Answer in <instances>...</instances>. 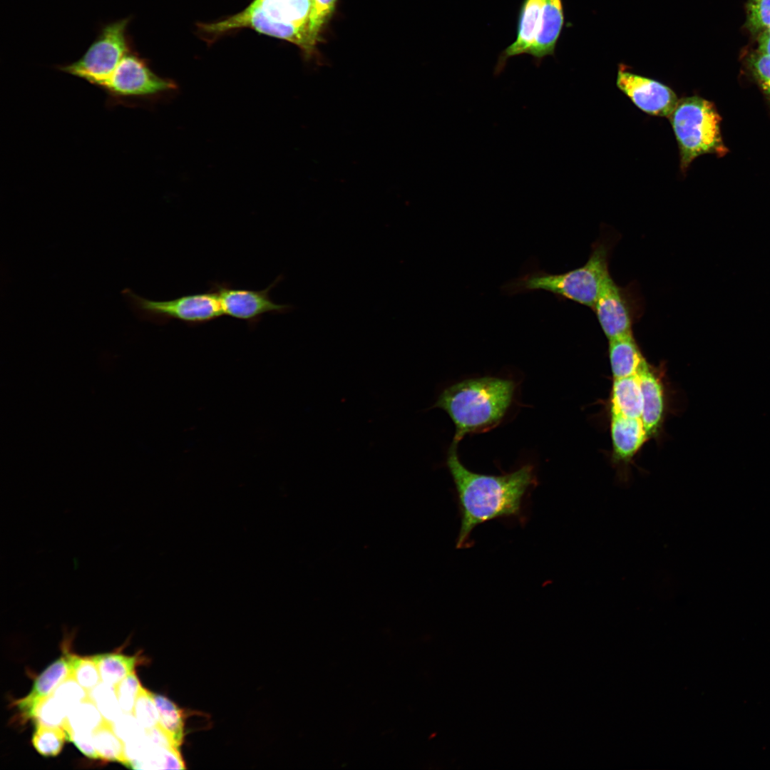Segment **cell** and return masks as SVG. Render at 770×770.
Here are the masks:
<instances>
[{
	"label": "cell",
	"instance_id": "obj_1",
	"mask_svg": "<svg viewBox=\"0 0 770 770\" xmlns=\"http://www.w3.org/2000/svg\"><path fill=\"white\" fill-rule=\"evenodd\" d=\"M457 448L451 443L446 461L461 518L456 548L471 546L472 531L484 523L510 520L524 524L528 498L538 484L535 467L526 463L500 475L476 473L461 462Z\"/></svg>",
	"mask_w": 770,
	"mask_h": 770
},
{
	"label": "cell",
	"instance_id": "obj_2",
	"mask_svg": "<svg viewBox=\"0 0 770 770\" xmlns=\"http://www.w3.org/2000/svg\"><path fill=\"white\" fill-rule=\"evenodd\" d=\"M516 389V382L507 378H469L444 388L431 408L448 415L455 427L451 443L458 446L466 436L501 423L513 404Z\"/></svg>",
	"mask_w": 770,
	"mask_h": 770
},
{
	"label": "cell",
	"instance_id": "obj_3",
	"mask_svg": "<svg viewBox=\"0 0 770 770\" xmlns=\"http://www.w3.org/2000/svg\"><path fill=\"white\" fill-rule=\"evenodd\" d=\"M313 0H254L247 8L222 21L202 24L206 33L219 35L242 28L289 41L300 48L304 58H318L310 37Z\"/></svg>",
	"mask_w": 770,
	"mask_h": 770
},
{
	"label": "cell",
	"instance_id": "obj_4",
	"mask_svg": "<svg viewBox=\"0 0 770 770\" xmlns=\"http://www.w3.org/2000/svg\"><path fill=\"white\" fill-rule=\"evenodd\" d=\"M616 234L605 232L592 244L587 262L581 267L560 274L535 270L505 284L508 295L545 290L555 297L592 308L605 278Z\"/></svg>",
	"mask_w": 770,
	"mask_h": 770
},
{
	"label": "cell",
	"instance_id": "obj_5",
	"mask_svg": "<svg viewBox=\"0 0 770 770\" xmlns=\"http://www.w3.org/2000/svg\"><path fill=\"white\" fill-rule=\"evenodd\" d=\"M669 119L677 142L682 173L700 155L721 157L728 152L721 134L720 115L708 100L697 96L682 98Z\"/></svg>",
	"mask_w": 770,
	"mask_h": 770
},
{
	"label": "cell",
	"instance_id": "obj_6",
	"mask_svg": "<svg viewBox=\"0 0 770 770\" xmlns=\"http://www.w3.org/2000/svg\"><path fill=\"white\" fill-rule=\"evenodd\" d=\"M108 107H137L154 102L176 90L171 80L154 73L134 48L129 49L97 87Z\"/></svg>",
	"mask_w": 770,
	"mask_h": 770
},
{
	"label": "cell",
	"instance_id": "obj_7",
	"mask_svg": "<svg viewBox=\"0 0 770 770\" xmlns=\"http://www.w3.org/2000/svg\"><path fill=\"white\" fill-rule=\"evenodd\" d=\"M123 293L139 318L158 324L177 320L189 326H197L224 315L217 294L210 288L206 292L165 301L143 298L130 289L124 290Z\"/></svg>",
	"mask_w": 770,
	"mask_h": 770
},
{
	"label": "cell",
	"instance_id": "obj_8",
	"mask_svg": "<svg viewBox=\"0 0 770 770\" xmlns=\"http://www.w3.org/2000/svg\"><path fill=\"white\" fill-rule=\"evenodd\" d=\"M130 19L127 17L104 24L81 58L56 68L97 88L115 63L133 47L127 29Z\"/></svg>",
	"mask_w": 770,
	"mask_h": 770
},
{
	"label": "cell",
	"instance_id": "obj_9",
	"mask_svg": "<svg viewBox=\"0 0 770 770\" xmlns=\"http://www.w3.org/2000/svg\"><path fill=\"white\" fill-rule=\"evenodd\" d=\"M608 340L633 334V326L644 312L639 286L632 282L620 286L610 274L602 284L592 308Z\"/></svg>",
	"mask_w": 770,
	"mask_h": 770
},
{
	"label": "cell",
	"instance_id": "obj_10",
	"mask_svg": "<svg viewBox=\"0 0 770 770\" xmlns=\"http://www.w3.org/2000/svg\"><path fill=\"white\" fill-rule=\"evenodd\" d=\"M283 279L280 274L260 290L237 288L227 282H212L209 288L217 294L224 315L255 326L265 314H285L294 308L290 304H277L271 299V290Z\"/></svg>",
	"mask_w": 770,
	"mask_h": 770
},
{
	"label": "cell",
	"instance_id": "obj_11",
	"mask_svg": "<svg viewBox=\"0 0 770 770\" xmlns=\"http://www.w3.org/2000/svg\"><path fill=\"white\" fill-rule=\"evenodd\" d=\"M616 84L640 110L650 115L669 118L679 100L668 86L624 68L617 72Z\"/></svg>",
	"mask_w": 770,
	"mask_h": 770
},
{
	"label": "cell",
	"instance_id": "obj_12",
	"mask_svg": "<svg viewBox=\"0 0 770 770\" xmlns=\"http://www.w3.org/2000/svg\"><path fill=\"white\" fill-rule=\"evenodd\" d=\"M610 435L612 462L617 468V480L621 483H627L629 464L650 438L641 419L611 413Z\"/></svg>",
	"mask_w": 770,
	"mask_h": 770
},
{
	"label": "cell",
	"instance_id": "obj_13",
	"mask_svg": "<svg viewBox=\"0 0 770 770\" xmlns=\"http://www.w3.org/2000/svg\"><path fill=\"white\" fill-rule=\"evenodd\" d=\"M642 394L641 419L649 438L661 430L666 412V394L662 370L648 364L638 374Z\"/></svg>",
	"mask_w": 770,
	"mask_h": 770
},
{
	"label": "cell",
	"instance_id": "obj_14",
	"mask_svg": "<svg viewBox=\"0 0 770 770\" xmlns=\"http://www.w3.org/2000/svg\"><path fill=\"white\" fill-rule=\"evenodd\" d=\"M543 2L544 0L523 1L518 14L516 38L499 56L494 68L495 76L504 70L508 58L528 53L538 31Z\"/></svg>",
	"mask_w": 770,
	"mask_h": 770
},
{
	"label": "cell",
	"instance_id": "obj_15",
	"mask_svg": "<svg viewBox=\"0 0 770 770\" xmlns=\"http://www.w3.org/2000/svg\"><path fill=\"white\" fill-rule=\"evenodd\" d=\"M563 24L562 0H544L538 31L528 53L533 57L537 66L546 56L554 54Z\"/></svg>",
	"mask_w": 770,
	"mask_h": 770
},
{
	"label": "cell",
	"instance_id": "obj_16",
	"mask_svg": "<svg viewBox=\"0 0 770 770\" xmlns=\"http://www.w3.org/2000/svg\"><path fill=\"white\" fill-rule=\"evenodd\" d=\"M72 654L61 656L51 664L34 681L29 694L16 702L24 715L31 717L36 706L53 694L57 687L71 674Z\"/></svg>",
	"mask_w": 770,
	"mask_h": 770
},
{
	"label": "cell",
	"instance_id": "obj_17",
	"mask_svg": "<svg viewBox=\"0 0 770 770\" xmlns=\"http://www.w3.org/2000/svg\"><path fill=\"white\" fill-rule=\"evenodd\" d=\"M608 341V355L613 379L638 375L649 364L633 334Z\"/></svg>",
	"mask_w": 770,
	"mask_h": 770
},
{
	"label": "cell",
	"instance_id": "obj_18",
	"mask_svg": "<svg viewBox=\"0 0 770 770\" xmlns=\"http://www.w3.org/2000/svg\"><path fill=\"white\" fill-rule=\"evenodd\" d=\"M610 410L611 414L641 419L642 394L638 375L613 379Z\"/></svg>",
	"mask_w": 770,
	"mask_h": 770
},
{
	"label": "cell",
	"instance_id": "obj_19",
	"mask_svg": "<svg viewBox=\"0 0 770 770\" xmlns=\"http://www.w3.org/2000/svg\"><path fill=\"white\" fill-rule=\"evenodd\" d=\"M159 712V725L178 749L185 736V713L173 702L160 694L152 692Z\"/></svg>",
	"mask_w": 770,
	"mask_h": 770
},
{
	"label": "cell",
	"instance_id": "obj_20",
	"mask_svg": "<svg viewBox=\"0 0 770 770\" xmlns=\"http://www.w3.org/2000/svg\"><path fill=\"white\" fill-rule=\"evenodd\" d=\"M99 670L101 681L115 686L134 672L136 657L118 653H105L91 656Z\"/></svg>",
	"mask_w": 770,
	"mask_h": 770
},
{
	"label": "cell",
	"instance_id": "obj_21",
	"mask_svg": "<svg viewBox=\"0 0 770 770\" xmlns=\"http://www.w3.org/2000/svg\"><path fill=\"white\" fill-rule=\"evenodd\" d=\"M93 736L99 759L125 764L124 742L115 734L110 722L105 720L93 732Z\"/></svg>",
	"mask_w": 770,
	"mask_h": 770
},
{
	"label": "cell",
	"instance_id": "obj_22",
	"mask_svg": "<svg viewBox=\"0 0 770 770\" xmlns=\"http://www.w3.org/2000/svg\"><path fill=\"white\" fill-rule=\"evenodd\" d=\"M104 721L97 707L88 697L69 710L63 728L66 733L71 731L93 732Z\"/></svg>",
	"mask_w": 770,
	"mask_h": 770
},
{
	"label": "cell",
	"instance_id": "obj_23",
	"mask_svg": "<svg viewBox=\"0 0 770 770\" xmlns=\"http://www.w3.org/2000/svg\"><path fill=\"white\" fill-rule=\"evenodd\" d=\"M66 740H68V735L63 727L36 724L32 744L35 749L42 756L58 755Z\"/></svg>",
	"mask_w": 770,
	"mask_h": 770
},
{
	"label": "cell",
	"instance_id": "obj_24",
	"mask_svg": "<svg viewBox=\"0 0 770 770\" xmlns=\"http://www.w3.org/2000/svg\"><path fill=\"white\" fill-rule=\"evenodd\" d=\"M88 698L108 722L113 723L123 713L113 685L101 681L88 692Z\"/></svg>",
	"mask_w": 770,
	"mask_h": 770
},
{
	"label": "cell",
	"instance_id": "obj_25",
	"mask_svg": "<svg viewBox=\"0 0 770 770\" xmlns=\"http://www.w3.org/2000/svg\"><path fill=\"white\" fill-rule=\"evenodd\" d=\"M68 710L52 694L41 700L31 715L36 724L63 727Z\"/></svg>",
	"mask_w": 770,
	"mask_h": 770
},
{
	"label": "cell",
	"instance_id": "obj_26",
	"mask_svg": "<svg viewBox=\"0 0 770 770\" xmlns=\"http://www.w3.org/2000/svg\"><path fill=\"white\" fill-rule=\"evenodd\" d=\"M337 1L313 0V9L310 19V37L316 48L322 41V34L335 12Z\"/></svg>",
	"mask_w": 770,
	"mask_h": 770
},
{
	"label": "cell",
	"instance_id": "obj_27",
	"mask_svg": "<svg viewBox=\"0 0 770 770\" xmlns=\"http://www.w3.org/2000/svg\"><path fill=\"white\" fill-rule=\"evenodd\" d=\"M746 26L756 36L764 31H770V0L748 1Z\"/></svg>",
	"mask_w": 770,
	"mask_h": 770
},
{
	"label": "cell",
	"instance_id": "obj_28",
	"mask_svg": "<svg viewBox=\"0 0 770 770\" xmlns=\"http://www.w3.org/2000/svg\"><path fill=\"white\" fill-rule=\"evenodd\" d=\"M133 714L145 730L150 729L159 724V712L152 692L143 687H141L136 699Z\"/></svg>",
	"mask_w": 770,
	"mask_h": 770
},
{
	"label": "cell",
	"instance_id": "obj_29",
	"mask_svg": "<svg viewBox=\"0 0 770 770\" xmlns=\"http://www.w3.org/2000/svg\"><path fill=\"white\" fill-rule=\"evenodd\" d=\"M73 677L88 692L101 682L97 664L91 657H78L72 654Z\"/></svg>",
	"mask_w": 770,
	"mask_h": 770
},
{
	"label": "cell",
	"instance_id": "obj_30",
	"mask_svg": "<svg viewBox=\"0 0 770 770\" xmlns=\"http://www.w3.org/2000/svg\"><path fill=\"white\" fill-rule=\"evenodd\" d=\"M142 687L135 671L115 686L119 704L123 713L133 714L136 699Z\"/></svg>",
	"mask_w": 770,
	"mask_h": 770
},
{
	"label": "cell",
	"instance_id": "obj_31",
	"mask_svg": "<svg viewBox=\"0 0 770 770\" xmlns=\"http://www.w3.org/2000/svg\"><path fill=\"white\" fill-rule=\"evenodd\" d=\"M69 712L88 697V692L71 676L63 681L52 694Z\"/></svg>",
	"mask_w": 770,
	"mask_h": 770
},
{
	"label": "cell",
	"instance_id": "obj_32",
	"mask_svg": "<svg viewBox=\"0 0 770 770\" xmlns=\"http://www.w3.org/2000/svg\"><path fill=\"white\" fill-rule=\"evenodd\" d=\"M751 73L770 101V54L756 51L747 59Z\"/></svg>",
	"mask_w": 770,
	"mask_h": 770
},
{
	"label": "cell",
	"instance_id": "obj_33",
	"mask_svg": "<svg viewBox=\"0 0 770 770\" xmlns=\"http://www.w3.org/2000/svg\"><path fill=\"white\" fill-rule=\"evenodd\" d=\"M115 734L124 742L132 741L145 734L133 714L123 713L115 722L111 723Z\"/></svg>",
	"mask_w": 770,
	"mask_h": 770
},
{
	"label": "cell",
	"instance_id": "obj_34",
	"mask_svg": "<svg viewBox=\"0 0 770 770\" xmlns=\"http://www.w3.org/2000/svg\"><path fill=\"white\" fill-rule=\"evenodd\" d=\"M68 741L74 745L88 758L98 759L99 756L96 750L93 732L71 731L67 732Z\"/></svg>",
	"mask_w": 770,
	"mask_h": 770
},
{
	"label": "cell",
	"instance_id": "obj_35",
	"mask_svg": "<svg viewBox=\"0 0 770 770\" xmlns=\"http://www.w3.org/2000/svg\"><path fill=\"white\" fill-rule=\"evenodd\" d=\"M757 51L770 54V31H764L757 36Z\"/></svg>",
	"mask_w": 770,
	"mask_h": 770
}]
</instances>
